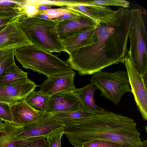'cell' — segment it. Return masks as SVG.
<instances>
[{"label":"cell","mask_w":147,"mask_h":147,"mask_svg":"<svg viewBox=\"0 0 147 147\" xmlns=\"http://www.w3.org/2000/svg\"><path fill=\"white\" fill-rule=\"evenodd\" d=\"M130 29V10L119 8L97 25L94 43L74 51L66 61L80 76L93 75L112 65L124 63L129 57L127 45Z\"/></svg>","instance_id":"6da1fadb"},{"label":"cell","mask_w":147,"mask_h":147,"mask_svg":"<svg viewBox=\"0 0 147 147\" xmlns=\"http://www.w3.org/2000/svg\"><path fill=\"white\" fill-rule=\"evenodd\" d=\"M64 134L74 147L96 140L114 142L131 147L141 144V134L132 118L108 111L92 117L63 123Z\"/></svg>","instance_id":"7a4b0ae2"},{"label":"cell","mask_w":147,"mask_h":147,"mask_svg":"<svg viewBox=\"0 0 147 147\" xmlns=\"http://www.w3.org/2000/svg\"><path fill=\"white\" fill-rule=\"evenodd\" d=\"M14 55L22 67L42 74L47 78L74 72L67 61L59 59L58 55L42 50L32 44L14 49Z\"/></svg>","instance_id":"3957f363"},{"label":"cell","mask_w":147,"mask_h":147,"mask_svg":"<svg viewBox=\"0 0 147 147\" xmlns=\"http://www.w3.org/2000/svg\"><path fill=\"white\" fill-rule=\"evenodd\" d=\"M16 22L34 46L51 53L65 52L53 20L30 17Z\"/></svg>","instance_id":"277c9868"},{"label":"cell","mask_w":147,"mask_h":147,"mask_svg":"<svg viewBox=\"0 0 147 147\" xmlns=\"http://www.w3.org/2000/svg\"><path fill=\"white\" fill-rule=\"evenodd\" d=\"M142 14L139 9L130 10L128 55L135 69L142 75L147 71V32Z\"/></svg>","instance_id":"5b68a950"},{"label":"cell","mask_w":147,"mask_h":147,"mask_svg":"<svg viewBox=\"0 0 147 147\" xmlns=\"http://www.w3.org/2000/svg\"><path fill=\"white\" fill-rule=\"evenodd\" d=\"M90 81L100 90L101 96L116 106L119 105L125 93L132 92L126 71L119 70L109 72L101 70L93 74Z\"/></svg>","instance_id":"8992f818"},{"label":"cell","mask_w":147,"mask_h":147,"mask_svg":"<svg viewBox=\"0 0 147 147\" xmlns=\"http://www.w3.org/2000/svg\"><path fill=\"white\" fill-rule=\"evenodd\" d=\"M130 86L137 106L143 119L147 120V80L135 69L129 58L124 63Z\"/></svg>","instance_id":"52a82bcc"},{"label":"cell","mask_w":147,"mask_h":147,"mask_svg":"<svg viewBox=\"0 0 147 147\" xmlns=\"http://www.w3.org/2000/svg\"><path fill=\"white\" fill-rule=\"evenodd\" d=\"M64 124L57 122L52 115L47 112L43 113L37 121L24 125L19 136L23 140L30 138L41 136L47 137L55 133L63 130Z\"/></svg>","instance_id":"ba28073f"},{"label":"cell","mask_w":147,"mask_h":147,"mask_svg":"<svg viewBox=\"0 0 147 147\" xmlns=\"http://www.w3.org/2000/svg\"><path fill=\"white\" fill-rule=\"evenodd\" d=\"M32 44L19 24L10 20L0 32V51L15 49Z\"/></svg>","instance_id":"9c48e42d"},{"label":"cell","mask_w":147,"mask_h":147,"mask_svg":"<svg viewBox=\"0 0 147 147\" xmlns=\"http://www.w3.org/2000/svg\"><path fill=\"white\" fill-rule=\"evenodd\" d=\"M100 22L81 13L75 19L57 23V33L61 41L78 32L96 27Z\"/></svg>","instance_id":"30bf717a"},{"label":"cell","mask_w":147,"mask_h":147,"mask_svg":"<svg viewBox=\"0 0 147 147\" xmlns=\"http://www.w3.org/2000/svg\"><path fill=\"white\" fill-rule=\"evenodd\" d=\"M38 86L30 79L0 84V101L10 105L24 99Z\"/></svg>","instance_id":"8fae6325"},{"label":"cell","mask_w":147,"mask_h":147,"mask_svg":"<svg viewBox=\"0 0 147 147\" xmlns=\"http://www.w3.org/2000/svg\"><path fill=\"white\" fill-rule=\"evenodd\" d=\"M83 110L73 92H61L50 96L47 110L51 114Z\"/></svg>","instance_id":"7c38bea8"},{"label":"cell","mask_w":147,"mask_h":147,"mask_svg":"<svg viewBox=\"0 0 147 147\" xmlns=\"http://www.w3.org/2000/svg\"><path fill=\"white\" fill-rule=\"evenodd\" d=\"M75 73L55 75L47 78L38 86L45 94L51 96L61 92H73L76 89L74 83Z\"/></svg>","instance_id":"4fadbf2b"},{"label":"cell","mask_w":147,"mask_h":147,"mask_svg":"<svg viewBox=\"0 0 147 147\" xmlns=\"http://www.w3.org/2000/svg\"><path fill=\"white\" fill-rule=\"evenodd\" d=\"M65 5L72 10L84 14L100 22L109 18L115 11L109 7L90 4L86 1H67Z\"/></svg>","instance_id":"5bb4252c"},{"label":"cell","mask_w":147,"mask_h":147,"mask_svg":"<svg viewBox=\"0 0 147 147\" xmlns=\"http://www.w3.org/2000/svg\"><path fill=\"white\" fill-rule=\"evenodd\" d=\"M10 105L13 122L23 125L37 121L44 113L34 110L27 103L24 99Z\"/></svg>","instance_id":"9a60e30c"},{"label":"cell","mask_w":147,"mask_h":147,"mask_svg":"<svg viewBox=\"0 0 147 147\" xmlns=\"http://www.w3.org/2000/svg\"><path fill=\"white\" fill-rule=\"evenodd\" d=\"M98 89L90 83L86 86L76 88L73 92L80 102L84 112L94 115L107 111L97 105L94 100V96Z\"/></svg>","instance_id":"2e32d148"},{"label":"cell","mask_w":147,"mask_h":147,"mask_svg":"<svg viewBox=\"0 0 147 147\" xmlns=\"http://www.w3.org/2000/svg\"><path fill=\"white\" fill-rule=\"evenodd\" d=\"M24 125L15 122H3L1 128L2 131L0 133V147H20L23 140L19 136L23 131Z\"/></svg>","instance_id":"e0dca14e"},{"label":"cell","mask_w":147,"mask_h":147,"mask_svg":"<svg viewBox=\"0 0 147 147\" xmlns=\"http://www.w3.org/2000/svg\"><path fill=\"white\" fill-rule=\"evenodd\" d=\"M96 27L78 32L61 41L65 52L69 55L76 50L92 44L95 40Z\"/></svg>","instance_id":"ac0fdd59"},{"label":"cell","mask_w":147,"mask_h":147,"mask_svg":"<svg viewBox=\"0 0 147 147\" xmlns=\"http://www.w3.org/2000/svg\"><path fill=\"white\" fill-rule=\"evenodd\" d=\"M27 17L21 1L0 0V19L16 22Z\"/></svg>","instance_id":"d6986e66"},{"label":"cell","mask_w":147,"mask_h":147,"mask_svg":"<svg viewBox=\"0 0 147 147\" xmlns=\"http://www.w3.org/2000/svg\"><path fill=\"white\" fill-rule=\"evenodd\" d=\"M28 73L22 71L15 64L7 68L0 76V84H9L28 80Z\"/></svg>","instance_id":"ffe728a7"},{"label":"cell","mask_w":147,"mask_h":147,"mask_svg":"<svg viewBox=\"0 0 147 147\" xmlns=\"http://www.w3.org/2000/svg\"><path fill=\"white\" fill-rule=\"evenodd\" d=\"M50 96L40 90L32 91L24 99L27 103L35 110L45 113L47 112Z\"/></svg>","instance_id":"44dd1931"},{"label":"cell","mask_w":147,"mask_h":147,"mask_svg":"<svg viewBox=\"0 0 147 147\" xmlns=\"http://www.w3.org/2000/svg\"><path fill=\"white\" fill-rule=\"evenodd\" d=\"M51 115L56 120L62 123L76 119L89 118L94 115L84 112L83 110Z\"/></svg>","instance_id":"7402d4cb"},{"label":"cell","mask_w":147,"mask_h":147,"mask_svg":"<svg viewBox=\"0 0 147 147\" xmlns=\"http://www.w3.org/2000/svg\"><path fill=\"white\" fill-rule=\"evenodd\" d=\"M14 50H8L0 55V76L7 68L15 63Z\"/></svg>","instance_id":"603a6c76"},{"label":"cell","mask_w":147,"mask_h":147,"mask_svg":"<svg viewBox=\"0 0 147 147\" xmlns=\"http://www.w3.org/2000/svg\"><path fill=\"white\" fill-rule=\"evenodd\" d=\"M20 147H48L47 137H38L24 140Z\"/></svg>","instance_id":"cb8c5ba5"},{"label":"cell","mask_w":147,"mask_h":147,"mask_svg":"<svg viewBox=\"0 0 147 147\" xmlns=\"http://www.w3.org/2000/svg\"><path fill=\"white\" fill-rule=\"evenodd\" d=\"M88 3L106 7L109 6H120L124 8L129 7L130 3L123 0H100L86 1Z\"/></svg>","instance_id":"d4e9b609"},{"label":"cell","mask_w":147,"mask_h":147,"mask_svg":"<svg viewBox=\"0 0 147 147\" xmlns=\"http://www.w3.org/2000/svg\"><path fill=\"white\" fill-rule=\"evenodd\" d=\"M82 147H134L118 143L103 140H96L84 144Z\"/></svg>","instance_id":"484cf974"},{"label":"cell","mask_w":147,"mask_h":147,"mask_svg":"<svg viewBox=\"0 0 147 147\" xmlns=\"http://www.w3.org/2000/svg\"><path fill=\"white\" fill-rule=\"evenodd\" d=\"M0 118L3 121L13 122L10 105L0 101Z\"/></svg>","instance_id":"4316f807"},{"label":"cell","mask_w":147,"mask_h":147,"mask_svg":"<svg viewBox=\"0 0 147 147\" xmlns=\"http://www.w3.org/2000/svg\"><path fill=\"white\" fill-rule=\"evenodd\" d=\"M64 133L63 130L47 136L48 147H61V139Z\"/></svg>","instance_id":"83f0119b"},{"label":"cell","mask_w":147,"mask_h":147,"mask_svg":"<svg viewBox=\"0 0 147 147\" xmlns=\"http://www.w3.org/2000/svg\"><path fill=\"white\" fill-rule=\"evenodd\" d=\"M71 10L66 7H63L60 8L49 9L41 10L48 16L50 19L58 17L63 14L68 12Z\"/></svg>","instance_id":"f1b7e54d"},{"label":"cell","mask_w":147,"mask_h":147,"mask_svg":"<svg viewBox=\"0 0 147 147\" xmlns=\"http://www.w3.org/2000/svg\"><path fill=\"white\" fill-rule=\"evenodd\" d=\"M81 13L71 10L69 12L64 13L57 18L51 20L56 23L75 19L80 16Z\"/></svg>","instance_id":"f546056e"},{"label":"cell","mask_w":147,"mask_h":147,"mask_svg":"<svg viewBox=\"0 0 147 147\" xmlns=\"http://www.w3.org/2000/svg\"><path fill=\"white\" fill-rule=\"evenodd\" d=\"M134 147H147V140L142 142V143L139 146Z\"/></svg>","instance_id":"4dcf8cb0"},{"label":"cell","mask_w":147,"mask_h":147,"mask_svg":"<svg viewBox=\"0 0 147 147\" xmlns=\"http://www.w3.org/2000/svg\"><path fill=\"white\" fill-rule=\"evenodd\" d=\"M9 20H8L6 19H0V26L7 24L9 22Z\"/></svg>","instance_id":"1f68e13d"},{"label":"cell","mask_w":147,"mask_h":147,"mask_svg":"<svg viewBox=\"0 0 147 147\" xmlns=\"http://www.w3.org/2000/svg\"><path fill=\"white\" fill-rule=\"evenodd\" d=\"M8 23L7 24L2 25L0 26V32L3 30L7 26Z\"/></svg>","instance_id":"d6a6232c"},{"label":"cell","mask_w":147,"mask_h":147,"mask_svg":"<svg viewBox=\"0 0 147 147\" xmlns=\"http://www.w3.org/2000/svg\"><path fill=\"white\" fill-rule=\"evenodd\" d=\"M3 120L0 118V128H1L3 126Z\"/></svg>","instance_id":"836d02e7"},{"label":"cell","mask_w":147,"mask_h":147,"mask_svg":"<svg viewBox=\"0 0 147 147\" xmlns=\"http://www.w3.org/2000/svg\"><path fill=\"white\" fill-rule=\"evenodd\" d=\"M7 51H8V50L0 51V55H2L5 52H6Z\"/></svg>","instance_id":"e575fe53"},{"label":"cell","mask_w":147,"mask_h":147,"mask_svg":"<svg viewBox=\"0 0 147 147\" xmlns=\"http://www.w3.org/2000/svg\"><path fill=\"white\" fill-rule=\"evenodd\" d=\"M2 131L1 128H0V133H1V132H2Z\"/></svg>","instance_id":"d590c367"}]
</instances>
